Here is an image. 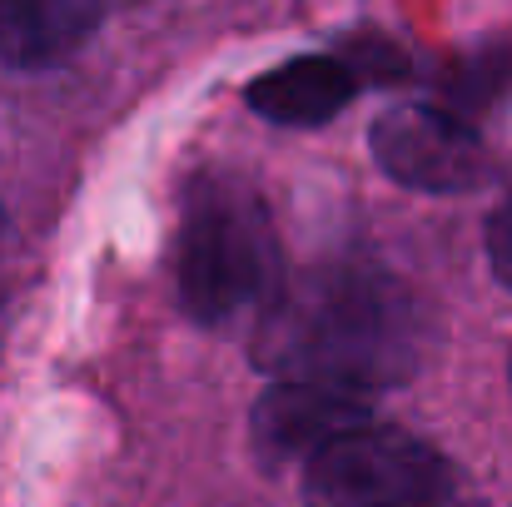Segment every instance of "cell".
<instances>
[{
    "label": "cell",
    "instance_id": "obj_3",
    "mask_svg": "<svg viewBox=\"0 0 512 507\" xmlns=\"http://www.w3.org/2000/svg\"><path fill=\"white\" fill-rule=\"evenodd\" d=\"M458 488L448 458L403 428H358L304 463V507H428Z\"/></svg>",
    "mask_w": 512,
    "mask_h": 507
},
{
    "label": "cell",
    "instance_id": "obj_2",
    "mask_svg": "<svg viewBox=\"0 0 512 507\" xmlns=\"http://www.w3.org/2000/svg\"><path fill=\"white\" fill-rule=\"evenodd\" d=\"M179 304L189 319L219 329L239 314H264L284 289V254L269 204L239 174H204L179 214L174 244Z\"/></svg>",
    "mask_w": 512,
    "mask_h": 507
},
{
    "label": "cell",
    "instance_id": "obj_1",
    "mask_svg": "<svg viewBox=\"0 0 512 507\" xmlns=\"http://www.w3.org/2000/svg\"><path fill=\"white\" fill-rule=\"evenodd\" d=\"M438 343L428 299L373 264H319L284 279L259 314L254 358L279 383H319L353 398L408 383Z\"/></svg>",
    "mask_w": 512,
    "mask_h": 507
},
{
    "label": "cell",
    "instance_id": "obj_7",
    "mask_svg": "<svg viewBox=\"0 0 512 507\" xmlns=\"http://www.w3.org/2000/svg\"><path fill=\"white\" fill-rule=\"evenodd\" d=\"M105 20L95 0H0V60L40 70L80 50Z\"/></svg>",
    "mask_w": 512,
    "mask_h": 507
},
{
    "label": "cell",
    "instance_id": "obj_8",
    "mask_svg": "<svg viewBox=\"0 0 512 507\" xmlns=\"http://www.w3.org/2000/svg\"><path fill=\"white\" fill-rule=\"evenodd\" d=\"M488 264H493V274L512 289V194L493 209V219H488Z\"/></svg>",
    "mask_w": 512,
    "mask_h": 507
},
{
    "label": "cell",
    "instance_id": "obj_6",
    "mask_svg": "<svg viewBox=\"0 0 512 507\" xmlns=\"http://www.w3.org/2000/svg\"><path fill=\"white\" fill-rule=\"evenodd\" d=\"M353 95H358V75L334 55H294L264 70L244 90L254 115H264L269 125H289V130L329 125L339 110L353 105Z\"/></svg>",
    "mask_w": 512,
    "mask_h": 507
},
{
    "label": "cell",
    "instance_id": "obj_4",
    "mask_svg": "<svg viewBox=\"0 0 512 507\" xmlns=\"http://www.w3.org/2000/svg\"><path fill=\"white\" fill-rule=\"evenodd\" d=\"M368 145L388 179L423 189V194H463L493 174L488 145L478 140V130L438 105L383 110L368 130Z\"/></svg>",
    "mask_w": 512,
    "mask_h": 507
},
{
    "label": "cell",
    "instance_id": "obj_9",
    "mask_svg": "<svg viewBox=\"0 0 512 507\" xmlns=\"http://www.w3.org/2000/svg\"><path fill=\"white\" fill-rule=\"evenodd\" d=\"M428 507H483V503H478V498H473L468 488H453L448 498H438V503H428Z\"/></svg>",
    "mask_w": 512,
    "mask_h": 507
},
{
    "label": "cell",
    "instance_id": "obj_5",
    "mask_svg": "<svg viewBox=\"0 0 512 507\" xmlns=\"http://www.w3.org/2000/svg\"><path fill=\"white\" fill-rule=\"evenodd\" d=\"M358 428H368V398L319 383H269L254 403V443L269 463H309Z\"/></svg>",
    "mask_w": 512,
    "mask_h": 507
}]
</instances>
